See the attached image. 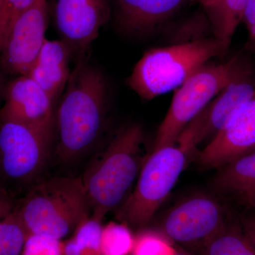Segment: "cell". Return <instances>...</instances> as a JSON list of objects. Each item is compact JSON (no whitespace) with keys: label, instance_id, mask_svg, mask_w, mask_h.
I'll use <instances>...</instances> for the list:
<instances>
[{"label":"cell","instance_id":"obj_1","mask_svg":"<svg viewBox=\"0 0 255 255\" xmlns=\"http://www.w3.org/2000/svg\"><path fill=\"white\" fill-rule=\"evenodd\" d=\"M107 82L85 57L78 58L57 111V152L64 161L85 153L97 141L105 123Z\"/></svg>","mask_w":255,"mask_h":255},{"label":"cell","instance_id":"obj_2","mask_svg":"<svg viewBox=\"0 0 255 255\" xmlns=\"http://www.w3.org/2000/svg\"><path fill=\"white\" fill-rule=\"evenodd\" d=\"M143 141L141 126L124 127L81 177L92 219L101 222L130 194L141 169Z\"/></svg>","mask_w":255,"mask_h":255},{"label":"cell","instance_id":"obj_3","mask_svg":"<svg viewBox=\"0 0 255 255\" xmlns=\"http://www.w3.org/2000/svg\"><path fill=\"white\" fill-rule=\"evenodd\" d=\"M26 238L41 235L61 240L91 217L82 177H54L36 186L15 210Z\"/></svg>","mask_w":255,"mask_h":255},{"label":"cell","instance_id":"obj_4","mask_svg":"<svg viewBox=\"0 0 255 255\" xmlns=\"http://www.w3.org/2000/svg\"><path fill=\"white\" fill-rule=\"evenodd\" d=\"M228 50L216 38L153 48L137 62L128 85L144 100H152L177 89L208 61Z\"/></svg>","mask_w":255,"mask_h":255},{"label":"cell","instance_id":"obj_5","mask_svg":"<svg viewBox=\"0 0 255 255\" xmlns=\"http://www.w3.org/2000/svg\"><path fill=\"white\" fill-rule=\"evenodd\" d=\"M189 154L177 145L152 150L140 169L135 189L117 209L119 222L138 228L150 222L177 184Z\"/></svg>","mask_w":255,"mask_h":255},{"label":"cell","instance_id":"obj_6","mask_svg":"<svg viewBox=\"0 0 255 255\" xmlns=\"http://www.w3.org/2000/svg\"><path fill=\"white\" fill-rule=\"evenodd\" d=\"M243 65L238 56L226 63L206 64L178 87L157 130L153 150L175 145L184 128L236 76Z\"/></svg>","mask_w":255,"mask_h":255},{"label":"cell","instance_id":"obj_7","mask_svg":"<svg viewBox=\"0 0 255 255\" xmlns=\"http://www.w3.org/2000/svg\"><path fill=\"white\" fill-rule=\"evenodd\" d=\"M255 92V80L250 67L243 65L227 85L187 124L177 145L190 152L211 135L223 130Z\"/></svg>","mask_w":255,"mask_h":255},{"label":"cell","instance_id":"obj_8","mask_svg":"<svg viewBox=\"0 0 255 255\" xmlns=\"http://www.w3.org/2000/svg\"><path fill=\"white\" fill-rule=\"evenodd\" d=\"M53 131L14 122H0V174L11 182H27L44 165Z\"/></svg>","mask_w":255,"mask_h":255},{"label":"cell","instance_id":"obj_9","mask_svg":"<svg viewBox=\"0 0 255 255\" xmlns=\"http://www.w3.org/2000/svg\"><path fill=\"white\" fill-rule=\"evenodd\" d=\"M226 226L222 206L213 198L193 196L172 208L160 225L171 242L197 251Z\"/></svg>","mask_w":255,"mask_h":255},{"label":"cell","instance_id":"obj_10","mask_svg":"<svg viewBox=\"0 0 255 255\" xmlns=\"http://www.w3.org/2000/svg\"><path fill=\"white\" fill-rule=\"evenodd\" d=\"M46 0H36L16 20L0 50V65L11 75H28L46 41Z\"/></svg>","mask_w":255,"mask_h":255},{"label":"cell","instance_id":"obj_11","mask_svg":"<svg viewBox=\"0 0 255 255\" xmlns=\"http://www.w3.org/2000/svg\"><path fill=\"white\" fill-rule=\"evenodd\" d=\"M54 18L63 41L77 58L98 36L110 16V0H55Z\"/></svg>","mask_w":255,"mask_h":255},{"label":"cell","instance_id":"obj_12","mask_svg":"<svg viewBox=\"0 0 255 255\" xmlns=\"http://www.w3.org/2000/svg\"><path fill=\"white\" fill-rule=\"evenodd\" d=\"M0 122H14L53 131L54 100L27 75L18 76L4 89Z\"/></svg>","mask_w":255,"mask_h":255},{"label":"cell","instance_id":"obj_13","mask_svg":"<svg viewBox=\"0 0 255 255\" xmlns=\"http://www.w3.org/2000/svg\"><path fill=\"white\" fill-rule=\"evenodd\" d=\"M255 148V92L223 130L201 151L203 168L221 167Z\"/></svg>","mask_w":255,"mask_h":255},{"label":"cell","instance_id":"obj_14","mask_svg":"<svg viewBox=\"0 0 255 255\" xmlns=\"http://www.w3.org/2000/svg\"><path fill=\"white\" fill-rule=\"evenodd\" d=\"M184 0H116V21L126 33L140 35L168 19Z\"/></svg>","mask_w":255,"mask_h":255},{"label":"cell","instance_id":"obj_15","mask_svg":"<svg viewBox=\"0 0 255 255\" xmlns=\"http://www.w3.org/2000/svg\"><path fill=\"white\" fill-rule=\"evenodd\" d=\"M72 56L71 48L63 40L46 39L27 76L54 100L70 78L69 63Z\"/></svg>","mask_w":255,"mask_h":255},{"label":"cell","instance_id":"obj_16","mask_svg":"<svg viewBox=\"0 0 255 255\" xmlns=\"http://www.w3.org/2000/svg\"><path fill=\"white\" fill-rule=\"evenodd\" d=\"M249 0H212L202 5L214 38L228 49Z\"/></svg>","mask_w":255,"mask_h":255},{"label":"cell","instance_id":"obj_17","mask_svg":"<svg viewBox=\"0 0 255 255\" xmlns=\"http://www.w3.org/2000/svg\"><path fill=\"white\" fill-rule=\"evenodd\" d=\"M216 187L238 194L255 189V150L223 166L214 179Z\"/></svg>","mask_w":255,"mask_h":255},{"label":"cell","instance_id":"obj_18","mask_svg":"<svg viewBox=\"0 0 255 255\" xmlns=\"http://www.w3.org/2000/svg\"><path fill=\"white\" fill-rule=\"evenodd\" d=\"M196 252L199 255H255V248L241 227L226 225Z\"/></svg>","mask_w":255,"mask_h":255},{"label":"cell","instance_id":"obj_19","mask_svg":"<svg viewBox=\"0 0 255 255\" xmlns=\"http://www.w3.org/2000/svg\"><path fill=\"white\" fill-rule=\"evenodd\" d=\"M101 222L89 218L76 228L73 237L64 245L65 255H102Z\"/></svg>","mask_w":255,"mask_h":255},{"label":"cell","instance_id":"obj_20","mask_svg":"<svg viewBox=\"0 0 255 255\" xmlns=\"http://www.w3.org/2000/svg\"><path fill=\"white\" fill-rule=\"evenodd\" d=\"M134 240L125 223L111 222L102 228L101 255H128L131 253Z\"/></svg>","mask_w":255,"mask_h":255},{"label":"cell","instance_id":"obj_21","mask_svg":"<svg viewBox=\"0 0 255 255\" xmlns=\"http://www.w3.org/2000/svg\"><path fill=\"white\" fill-rule=\"evenodd\" d=\"M26 241L16 211L0 221V255H21Z\"/></svg>","mask_w":255,"mask_h":255},{"label":"cell","instance_id":"obj_22","mask_svg":"<svg viewBox=\"0 0 255 255\" xmlns=\"http://www.w3.org/2000/svg\"><path fill=\"white\" fill-rule=\"evenodd\" d=\"M177 250L162 233L142 231L134 240L132 255H174Z\"/></svg>","mask_w":255,"mask_h":255},{"label":"cell","instance_id":"obj_23","mask_svg":"<svg viewBox=\"0 0 255 255\" xmlns=\"http://www.w3.org/2000/svg\"><path fill=\"white\" fill-rule=\"evenodd\" d=\"M36 0H3L0 6V50L16 20Z\"/></svg>","mask_w":255,"mask_h":255},{"label":"cell","instance_id":"obj_24","mask_svg":"<svg viewBox=\"0 0 255 255\" xmlns=\"http://www.w3.org/2000/svg\"><path fill=\"white\" fill-rule=\"evenodd\" d=\"M21 255H65L64 245L55 238L30 235L26 238Z\"/></svg>","mask_w":255,"mask_h":255},{"label":"cell","instance_id":"obj_25","mask_svg":"<svg viewBox=\"0 0 255 255\" xmlns=\"http://www.w3.org/2000/svg\"><path fill=\"white\" fill-rule=\"evenodd\" d=\"M248 31L246 48L255 50V0H249L243 15V21Z\"/></svg>","mask_w":255,"mask_h":255},{"label":"cell","instance_id":"obj_26","mask_svg":"<svg viewBox=\"0 0 255 255\" xmlns=\"http://www.w3.org/2000/svg\"><path fill=\"white\" fill-rule=\"evenodd\" d=\"M241 223V229L255 248V217L244 218Z\"/></svg>","mask_w":255,"mask_h":255},{"label":"cell","instance_id":"obj_27","mask_svg":"<svg viewBox=\"0 0 255 255\" xmlns=\"http://www.w3.org/2000/svg\"><path fill=\"white\" fill-rule=\"evenodd\" d=\"M12 204L9 199L0 194V221L4 219L12 212Z\"/></svg>","mask_w":255,"mask_h":255},{"label":"cell","instance_id":"obj_28","mask_svg":"<svg viewBox=\"0 0 255 255\" xmlns=\"http://www.w3.org/2000/svg\"><path fill=\"white\" fill-rule=\"evenodd\" d=\"M238 194H239L240 199L243 203L251 207L255 208V189Z\"/></svg>","mask_w":255,"mask_h":255},{"label":"cell","instance_id":"obj_29","mask_svg":"<svg viewBox=\"0 0 255 255\" xmlns=\"http://www.w3.org/2000/svg\"><path fill=\"white\" fill-rule=\"evenodd\" d=\"M4 88H3V85L1 83V80H0V100H1V97L4 96Z\"/></svg>","mask_w":255,"mask_h":255},{"label":"cell","instance_id":"obj_30","mask_svg":"<svg viewBox=\"0 0 255 255\" xmlns=\"http://www.w3.org/2000/svg\"><path fill=\"white\" fill-rule=\"evenodd\" d=\"M194 1H198L201 5H204L206 4V3L209 2V1H212V0H194Z\"/></svg>","mask_w":255,"mask_h":255},{"label":"cell","instance_id":"obj_31","mask_svg":"<svg viewBox=\"0 0 255 255\" xmlns=\"http://www.w3.org/2000/svg\"><path fill=\"white\" fill-rule=\"evenodd\" d=\"M174 255H193L190 254V253H184V252H179L177 251V253H176Z\"/></svg>","mask_w":255,"mask_h":255},{"label":"cell","instance_id":"obj_32","mask_svg":"<svg viewBox=\"0 0 255 255\" xmlns=\"http://www.w3.org/2000/svg\"><path fill=\"white\" fill-rule=\"evenodd\" d=\"M3 0H0V6H1V2H2Z\"/></svg>","mask_w":255,"mask_h":255},{"label":"cell","instance_id":"obj_33","mask_svg":"<svg viewBox=\"0 0 255 255\" xmlns=\"http://www.w3.org/2000/svg\"><path fill=\"white\" fill-rule=\"evenodd\" d=\"M0 194H1V189H0Z\"/></svg>","mask_w":255,"mask_h":255}]
</instances>
